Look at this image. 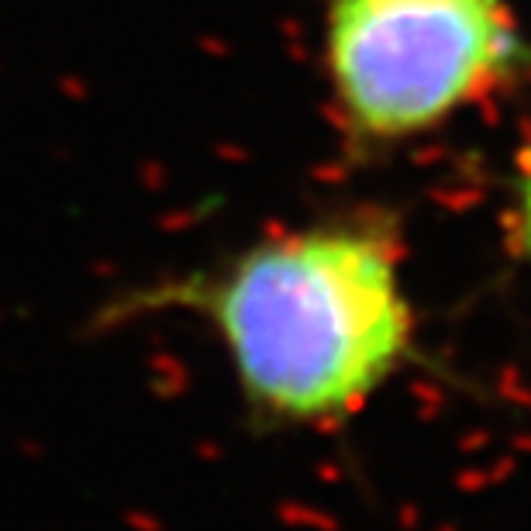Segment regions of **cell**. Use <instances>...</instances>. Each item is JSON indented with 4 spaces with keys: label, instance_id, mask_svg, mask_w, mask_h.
Returning <instances> with one entry per match:
<instances>
[{
    "label": "cell",
    "instance_id": "obj_1",
    "mask_svg": "<svg viewBox=\"0 0 531 531\" xmlns=\"http://www.w3.org/2000/svg\"><path fill=\"white\" fill-rule=\"evenodd\" d=\"M159 314L207 324L255 421L324 428L359 414L414 355V304L383 224L328 221L269 235L211 269L131 286L87 332Z\"/></svg>",
    "mask_w": 531,
    "mask_h": 531
},
{
    "label": "cell",
    "instance_id": "obj_3",
    "mask_svg": "<svg viewBox=\"0 0 531 531\" xmlns=\"http://www.w3.org/2000/svg\"><path fill=\"white\" fill-rule=\"evenodd\" d=\"M514 228H518V246L531 259V159L518 184V204H514Z\"/></svg>",
    "mask_w": 531,
    "mask_h": 531
},
{
    "label": "cell",
    "instance_id": "obj_2",
    "mask_svg": "<svg viewBox=\"0 0 531 531\" xmlns=\"http://www.w3.org/2000/svg\"><path fill=\"white\" fill-rule=\"evenodd\" d=\"M521 56L504 0H332L328 73L348 128L401 142L449 121Z\"/></svg>",
    "mask_w": 531,
    "mask_h": 531
}]
</instances>
